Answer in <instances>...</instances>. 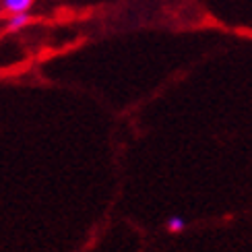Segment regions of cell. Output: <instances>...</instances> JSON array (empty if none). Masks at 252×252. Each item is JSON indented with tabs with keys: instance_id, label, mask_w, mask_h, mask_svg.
Here are the masks:
<instances>
[{
	"instance_id": "obj_1",
	"label": "cell",
	"mask_w": 252,
	"mask_h": 252,
	"mask_svg": "<svg viewBox=\"0 0 252 252\" xmlns=\"http://www.w3.org/2000/svg\"><path fill=\"white\" fill-rule=\"evenodd\" d=\"M4 6L10 10L13 15L17 13H27V8L31 6V0H2Z\"/></svg>"
},
{
	"instance_id": "obj_2",
	"label": "cell",
	"mask_w": 252,
	"mask_h": 252,
	"mask_svg": "<svg viewBox=\"0 0 252 252\" xmlns=\"http://www.w3.org/2000/svg\"><path fill=\"white\" fill-rule=\"evenodd\" d=\"M184 227H186V221H184L182 217H170V219H167V229H170L172 234L182 232Z\"/></svg>"
},
{
	"instance_id": "obj_3",
	"label": "cell",
	"mask_w": 252,
	"mask_h": 252,
	"mask_svg": "<svg viewBox=\"0 0 252 252\" xmlns=\"http://www.w3.org/2000/svg\"><path fill=\"white\" fill-rule=\"evenodd\" d=\"M27 21H29L27 13H17V15H13V19H10L8 27H10V29H21L23 25H27Z\"/></svg>"
}]
</instances>
